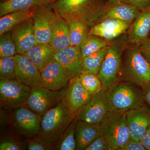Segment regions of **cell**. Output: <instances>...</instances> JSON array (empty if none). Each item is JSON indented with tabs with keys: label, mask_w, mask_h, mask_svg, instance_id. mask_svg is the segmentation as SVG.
Returning a JSON list of instances; mask_svg holds the SVG:
<instances>
[{
	"label": "cell",
	"mask_w": 150,
	"mask_h": 150,
	"mask_svg": "<svg viewBox=\"0 0 150 150\" xmlns=\"http://www.w3.org/2000/svg\"><path fill=\"white\" fill-rule=\"evenodd\" d=\"M105 2L104 0H56L52 5L59 16L69 25L80 22L91 28L97 23Z\"/></svg>",
	"instance_id": "cell-1"
},
{
	"label": "cell",
	"mask_w": 150,
	"mask_h": 150,
	"mask_svg": "<svg viewBox=\"0 0 150 150\" xmlns=\"http://www.w3.org/2000/svg\"><path fill=\"white\" fill-rule=\"evenodd\" d=\"M141 87L129 82L116 83L105 90V97L109 111L127 112L145 105Z\"/></svg>",
	"instance_id": "cell-2"
},
{
	"label": "cell",
	"mask_w": 150,
	"mask_h": 150,
	"mask_svg": "<svg viewBox=\"0 0 150 150\" xmlns=\"http://www.w3.org/2000/svg\"><path fill=\"white\" fill-rule=\"evenodd\" d=\"M76 115L69 109L64 98L42 116L38 135L54 147Z\"/></svg>",
	"instance_id": "cell-3"
},
{
	"label": "cell",
	"mask_w": 150,
	"mask_h": 150,
	"mask_svg": "<svg viewBox=\"0 0 150 150\" xmlns=\"http://www.w3.org/2000/svg\"><path fill=\"white\" fill-rule=\"evenodd\" d=\"M121 73L123 81L141 87L150 82V64L139 46L132 47L126 51Z\"/></svg>",
	"instance_id": "cell-4"
},
{
	"label": "cell",
	"mask_w": 150,
	"mask_h": 150,
	"mask_svg": "<svg viewBox=\"0 0 150 150\" xmlns=\"http://www.w3.org/2000/svg\"><path fill=\"white\" fill-rule=\"evenodd\" d=\"M126 112L109 111L100 123L101 135L109 144L110 150H120L131 139Z\"/></svg>",
	"instance_id": "cell-5"
},
{
	"label": "cell",
	"mask_w": 150,
	"mask_h": 150,
	"mask_svg": "<svg viewBox=\"0 0 150 150\" xmlns=\"http://www.w3.org/2000/svg\"><path fill=\"white\" fill-rule=\"evenodd\" d=\"M123 44L119 42L110 43L98 76L103 88L107 90L119 81L122 65Z\"/></svg>",
	"instance_id": "cell-6"
},
{
	"label": "cell",
	"mask_w": 150,
	"mask_h": 150,
	"mask_svg": "<svg viewBox=\"0 0 150 150\" xmlns=\"http://www.w3.org/2000/svg\"><path fill=\"white\" fill-rule=\"evenodd\" d=\"M67 87L59 91L51 90L41 86L31 88L25 106L43 116L62 101Z\"/></svg>",
	"instance_id": "cell-7"
},
{
	"label": "cell",
	"mask_w": 150,
	"mask_h": 150,
	"mask_svg": "<svg viewBox=\"0 0 150 150\" xmlns=\"http://www.w3.org/2000/svg\"><path fill=\"white\" fill-rule=\"evenodd\" d=\"M31 88L16 79H1V105L7 110L25 106Z\"/></svg>",
	"instance_id": "cell-8"
},
{
	"label": "cell",
	"mask_w": 150,
	"mask_h": 150,
	"mask_svg": "<svg viewBox=\"0 0 150 150\" xmlns=\"http://www.w3.org/2000/svg\"><path fill=\"white\" fill-rule=\"evenodd\" d=\"M32 18L38 43H49L60 18L52 4L36 8Z\"/></svg>",
	"instance_id": "cell-9"
},
{
	"label": "cell",
	"mask_w": 150,
	"mask_h": 150,
	"mask_svg": "<svg viewBox=\"0 0 150 150\" xmlns=\"http://www.w3.org/2000/svg\"><path fill=\"white\" fill-rule=\"evenodd\" d=\"M105 90L102 88L93 95L88 101L76 113L77 121L91 123H100L109 111L105 99Z\"/></svg>",
	"instance_id": "cell-10"
},
{
	"label": "cell",
	"mask_w": 150,
	"mask_h": 150,
	"mask_svg": "<svg viewBox=\"0 0 150 150\" xmlns=\"http://www.w3.org/2000/svg\"><path fill=\"white\" fill-rule=\"evenodd\" d=\"M141 12L122 0H108L98 16L97 23L107 19H114L131 24Z\"/></svg>",
	"instance_id": "cell-11"
},
{
	"label": "cell",
	"mask_w": 150,
	"mask_h": 150,
	"mask_svg": "<svg viewBox=\"0 0 150 150\" xmlns=\"http://www.w3.org/2000/svg\"><path fill=\"white\" fill-rule=\"evenodd\" d=\"M13 110L14 125L20 134L28 139L39 134L42 116L25 106L18 108Z\"/></svg>",
	"instance_id": "cell-12"
},
{
	"label": "cell",
	"mask_w": 150,
	"mask_h": 150,
	"mask_svg": "<svg viewBox=\"0 0 150 150\" xmlns=\"http://www.w3.org/2000/svg\"><path fill=\"white\" fill-rule=\"evenodd\" d=\"M70 79L63 67L54 59L41 71L40 86L52 91H59L68 86Z\"/></svg>",
	"instance_id": "cell-13"
},
{
	"label": "cell",
	"mask_w": 150,
	"mask_h": 150,
	"mask_svg": "<svg viewBox=\"0 0 150 150\" xmlns=\"http://www.w3.org/2000/svg\"><path fill=\"white\" fill-rule=\"evenodd\" d=\"M126 117L131 139L141 141L150 125V108L145 105L130 110Z\"/></svg>",
	"instance_id": "cell-14"
},
{
	"label": "cell",
	"mask_w": 150,
	"mask_h": 150,
	"mask_svg": "<svg viewBox=\"0 0 150 150\" xmlns=\"http://www.w3.org/2000/svg\"><path fill=\"white\" fill-rule=\"evenodd\" d=\"M55 59L60 63L70 80L81 73L83 58L80 46H70L55 54Z\"/></svg>",
	"instance_id": "cell-15"
},
{
	"label": "cell",
	"mask_w": 150,
	"mask_h": 150,
	"mask_svg": "<svg viewBox=\"0 0 150 150\" xmlns=\"http://www.w3.org/2000/svg\"><path fill=\"white\" fill-rule=\"evenodd\" d=\"M11 33L16 46L17 54L24 55L38 43L32 18L16 25L11 30Z\"/></svg>",
	"instance_id": "cell-16"
},
{
	"label": "cell",
	"mask_w": 150,
	"mask_h": 150,
	"mask_svg": "<svg viewBox=\"0 0 150 150\" xmlns=\"http://www.w3.org/2000/svg\"><path fill=\"white\" fill-rule=\"evenodd\" d=\"M16 65V79L30 88L40 86L41 72L24 54L14 56Z\"/></svg>",
	"instance_id": "cell-17"
},
{
	"label": "cell",
	"mask_w": 150,
	"mask_h": 150,
	"mask_svg": "<svg viewBox=\"0 0 150 150\" xmlns=\"http://www.w3.org/2000/svg\"><path fill=\"white\" fill-rule=\"evenodd\" d=\"M92 96L84 88L77 76L70 80L64 98L71 112L76 114Z\"/></svg>",
	"instance_id": "cell-18"
},
{
	"label": "cell",
	"mask_w": 150,
	"mask_h": 150,
	"mask_svg": "<svg viewBox=\"0 0 150 150\" xmlns=\"http://www.w3.org/2000/svg\"><path fill=\"white\" fill-rule=\"evenodd\" d=\"M131 24L121 20L107 19L91 28L89 34L97 35L109 41L125 33Z\"/></svg>",
	"instance_id": "cell-19"
},
{
	"label": "cell",
	"mask_w": 150,
	"mask_h": 150,
	"mask_svg": "<svg viewBox=\"0 0 150 150\" xmlns=\"http://www.w3.org/2000/svg\"><path fill=\"white\" fill-rule=\"evenodd\" d=\"M150 31V8L141 12L133 22L128 30V40L139 46L149 38Z\"/></svg>",
	"instance_id": "cell-20"
},
{
	"label": "cell",
	"mask_w": 150,
	"mask_h": 150,
	"mask_svg": "<svg viewBox=\"0 0 150 150\" xmlns=\"http://www.w3.org/2000/svg\"><path fill=\"white\" fill-rule=\"evenodd\" d=\"M100 123H89L82 121H77L75 131L76 150H85L101 135Z\"/></svg>",
	"instance_id": "cell-21"
},
{
	"label": "cell",
	"mask_w": 150,
	"mask_h": 150,
	"mask_svg": "<svg viewBox=\"0 0 150 150\" xmlns=\"http://www.w3.org/2000/svg\"><path fill=\"white\" fill-rule=\"evenodd\" d=\"M24 55L41 72L55 59V53L49 43H37Z\"/></svg>",
	"instance_id": "cell-22"
},
{
	"label": "cell",
	"mask_w": 150,
	"mask_h": 150,
	"mask_svg": "<svg viewBox=\"0 0 150 150\" xmlns=\"http://www.w3.org/2000/svg\"><path fill=\"white\" fill-rule=\"evenodd\" d=\"M49 44L55 54L71 46L69 25L61 18L56 23Z\"/></svg>",
	"instance_id": "cell-23"
},
{
	"label": "cell",
	"mask_w": 150,
	"mask_h": 150,
	"mask_svg": "<svg viewBox=\"0 0 150 150\" xmlns=\"http://www.w3.org/2000/svg\"><path fill=\"white\" fill-rule=\"evenodd\" d=\"M51 4L50 0H8L0 3V17L7 14Z\"/></svg>",
	"instance_id": "cell-24"
},
{
	"label": "cell",
	"mask_w": 150,
	"mask_h": 150,
	"mask_svg": "<svg viewBox=\"0 0 150 150\" xmlns=\"http://www.w3.org/2000/svg\"><path fill=\"white\" fill-rule=\"evenodd\" d=\"M35 8L13 12L0 18V35L10 31L16 25L32 18Z\"/></svg>",
	"instance_id": "cell-25"
},
{
	"label": "cell",
	"mask_w": 150,
	"mask_h": 150,
	"mask_svg": "<svg viewBox=\"0 0 150 150\" xmlns=\"http://www.w3.org/2000/svg\"><path fill=\"white\" fill-rule=\"evenodd\" d=\"M109 45L100 51L83 58L81 73H88L98 74Z\"/></svg>",
	"instance_id": "cell-26"
},
{
	"label": "cell",
	"mask_w": 150,
	"mask_h": 150,
	"mask_svg": "<svg viewBox=\"0 0 150 150\" xmlns=\"http://www.w3.org/2000/svg\"><path fill=\"white\" fill-rule=\"evenodd\" d=\"M109 44V41L103 38L88 34L80 46L83 58L100 51Z\"/></svg>",
	"instance_id": "cell-27"
},
{
	"label": "cell",
	"mask_w": 150,
	"mask_h": 150,
	"mask_svg": "<svg viewBox=\"0 0 150 150\" xmlns=\"http://www.w3.org/2000/svg\"><path fill=\"white\" fill-rule=\"evenodd\" d=\"M77 120L76 116L66 129L58 142L54 145V149L59 150H76L75 131Z\"/></svg>",
	"instance_id": "cell-28"
},
{
	"label": "cell",
	"mask_w": 150,
	"mask_h": 150,
	"mask_svg": "<svg viewBox=\"0 0 150 150\" xmlns=\"http://www.w3.org/2000/svg\"><path fill=\"white\" fill-rule=\"evenodd\" d=\"M69 26L71 46H80L88 35L90 28L80 22L72 23Z\"/></svg>",
	"instance_id": "cell-29"
},
{
	"label": "cell",
	"mask_w": 150,
	"mask_h": 150,
	"mask_svg": "<svg viewBox=\"0 0 150 150\" xmlns=\"http://www.w3.org/2000/svg\"><path fill=\"white\" fill-rule=\"evenodd\" d=\"M97 75L82 73L79 76L81 83L84 88L92 95L99 92L103 88L101 81Z\"/></svg>",
	"instance_id": "cell-30"
},
{
	"label": "cell",
	"mask_w": 150,
	"mask_h": 150,
	"mask_svg": "<svg viewBox=\"0 0 150 150\" xmlns=\"http://www.w3.org/2000/svg\"><path fill=\"white\" fill-rule=\"evenodd\" d=\"M16 79V65L14 56L0 58V79Z\"/></svg>",
	"instance_id": "cell-31"
},
{
	"label": "cell",
	"mask_w": 150,
	"mask_h": 150,
	"mask_svg": "<svg viewBox=\"0 0 150 150\" xmlns=\"http://www.w3.org/2000/svg\"><path fill=\"white\" fill-rule=\"evenodd\" d=\"M17 54L16 46L11 37V31L0 35V58L14 56Z\"/></svg>",
	"instance_id": "cell-32"
},
{
	"label": "cell",
	"mask_w": 150,
	"mask_h": 150,
	"mask_svg": "<svg viewBox=\"0 0 150 150\" xmlns=\"http://www.w3.org/2000/svg\"><path fill=\"white\" fill-rule=\"evenodd\" d=\"M27 147L28 150H48L54 149L52 145L44 141L38 134L28 140Z\"/></svg>",
	"instance_id": "cell-33"
},
{
	"label": "cell",
	"mask_w": 150,
	"mask_h": 150,
	"mask_svg": "<svg viewBox=\"0 0 150 150\" xmlns=\"http://www.w3.org/2000/svg\"><path fill=\"white\" fill-rule=\"evenodd\" d=\"M84 150H110V148L104 137L100 135Z\"/></svg>",
	"instance_id": "cell-34"
},
{
	"label": "cell",
	"mask_w": 150,
	"mask_h": 150,
	"mask_svg": "<svg viewBox=\"0 0 150 150\" xmlns=\"http://www.w3.org/2000/svg\"><path fill=\"white\" fill-rule=\"evenodd\" d=\"M143 11L150 8V0H122Z\"/></svg>",
	"instance_id": "cell-35"
},
{
	"label": "cell",
	"mask_w": 150,
	"mask_h": 150,
	"mask_svg": "<svg viewBox=\"0 0 150 150\" xmlns=\"http://www.w3.org/2000/svg\"><path fill=\"white\" fill-rule=\"evenodd\" d=\"M120 150H147L141 141L130 139Z\"/></svg>",
	"instance_id": "cell-36"
},
{
	"label": "cell",
	"mask_w": 150,
	"mask_h": 150,
	"mask_svg": "<svg viewBox=\"0 0 150 150\" xmlns=\"http://www.w3.org/2000/svg\"><path fill=\"white\" fill-rule=\"evenodd\" d=\"M23 149L21 145L13 140H7L0 144L1 150H20Z\"/></svg>",
	"instance_id": "cell-37"
},
{
	"label": "cell",
	"mask_w": 150,
	"mask_h": 150,
	"mask_svg": "<svg viewBox=\"0 0 150 150\" xmlns=\"http://www.w3.org/2000/svg\"><path fill=\"white\" fill-rule=\"evenodd\" d=\"M138 46L142 54L150 64V38H148Z\"/></svg>",
	"instance_id": "cell-38"
},
{
	"label": "cell",
	"mask_w": 150,
	"mask_h": 150,
	"mask_svg": "<svg viewBox=\"0 0 150 150\" xmlns=\"http://www.w3.org/2000/svg\"><path fill=\"white\" fill-rule=\"evenodd\" d=\"M141 141L147 150H150V125Z\"/></svg>",
	"instance_id": "cell-39"
},
{
	"label": "cell",
	"mask_w": 150,
	"mask_h": 150,
	"mask_svg": "<svg viewBox=\"0 0 150 150\" xmlns=\"http://www.w3.org/2000/svg\"><path fill=\"white\" fill-rule=\"evenodd\" d=\"M142 88L145 100L150 108V82L142 86Z\"/></svg>",
	"instance_id": "cell-40"
},
{
	"label": "cell",
	"mask_w": 150,
	"mask_h": 150,
	"mask_svg": "<svg viewBox=\"0 0 150 150\" xmlns=\"http://www.w3.org/2000/svg\"><path fill=\"white\" fill-rule=\"evenodd\" d=\"M56 1V0H50V1H51V4H52L54 3V2Z\"/></svg>",
	"instance_id": "cell-41"
},
{
	"label": "cell",
	"mask_w": 150,
	"mask_h": 150,
	"mask_svg": "<svg viewBox=\"0 0 150 150\" xmlns=\"http://www.w3.org/2000/svg\"><path fill=\"white\" fill-rule=\"evenodd\" d=\"M8 1V0H1V2H2L5 1Z\"/></svg>",
	"instance_id": "cell-42"
}]
</instances>
